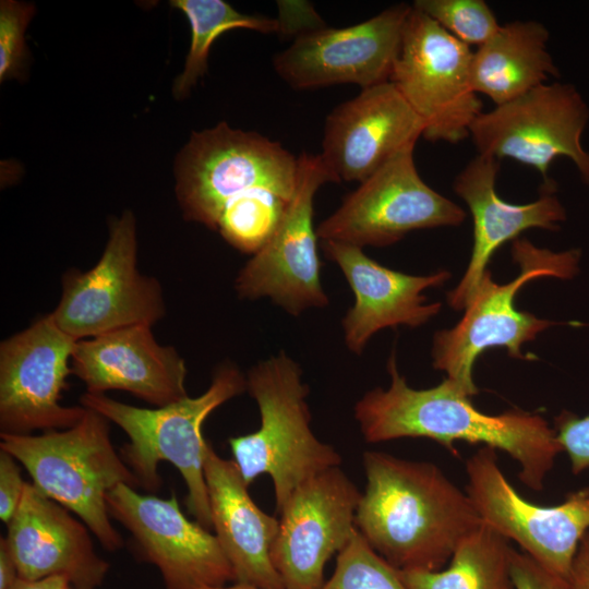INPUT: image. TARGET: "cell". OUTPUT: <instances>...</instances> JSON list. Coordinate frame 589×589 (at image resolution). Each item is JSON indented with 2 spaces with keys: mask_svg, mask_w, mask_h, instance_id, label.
Instances as JSON below:
<instances>
[{
  "mask_svg": "<svg viewBox=\"0 0 589 589\" xmlns=\"http://www.w3.org/2000/svg\"><path fill=\"white\" fill-rule=\"evenodd\" d=\"M413 149L397 153L348 194L317 226L318 240L386 247L417 229L462 224L466 212L420 177Z\"/></svg>",
  "mask_w": 589,
  "mask_h": 589,
  "instance_id": "obj_12",
  "label": "cell"
},
{
  "mask_svg": "<svg viewBox=\"0 0 589 589\" xmlns=\"http://www.w3.org/2000/svg\"><path fill=\"white\" fill-rule=\"evenodd\" d=\"M201 589H263V588L255 587V586H252V585H245V584L237 582L236 585L230 586V587L212 586V587H204V588H201Z\"/></svg>",
  "mask_w": 589,
  "mask_h": 589,
  "instance_id": "obj_37",
  "label": "cell"
},
{
  "mask_svg": "<svg viewBox=\"0 0 589 589\" xmlns=\"http://www.w3.org/2000/svg\"><path fill=\"white\" fill-rule=\"evenodd\" d=\"M549 29L539 21H512L479 46L471 60V84L495 106L544 84L560 71L548 51Z\"/></svg>",
  "mask_w": 589,
  "mask_h": 589,
  "instance_id": "obj_24",
  "label": "cell"
},
{
  "mask_svg": "<svg viewBox=\"0 0 589 589\" xmlns=\"http://www.w3.org/2000/svg\"><path fill=\"white\" fill-rule=\"evenodd\" d=\"M424 123L392 82L362 88L327 116L320 154L336 182H362L414 146Z\"/></svg>",
  "mask_w": 589,
  "mask_h": 589,
  "instance_id": "obj_18",
  "label": "cell"
},
{
  "mask_svg": "<svg viewBox=\"0 0 589 589\" xmlns=\"http://www.w3.org/2000/svg\"><path fill=\"white\" fill-rule=\"evenodd\" d=\"M34 11L31 3L0 2V82L22 74L26 59L24 35Z\"/></svg>",
  "mask_w": 589,
  "mask_h": 589,
  "instance_id": "obj_30",
  "label": "cell"
},
{
  "mask_svg": "<svg viewBox=\"0 0 589 589\" xmlns=\"http://www.w3.org/2000/svg\"><path fill=\"white\" fill-rule=\"evenodd\" d=\"M512 255L520 267L519 275L510 283L500 285L486 271L460 321L449 329L436 332L433 338V366L444 371L446 378L469 397L478 394L472 368L485 349L502 347L509 356L524 358L521 346L556 324L517 310L515 297L518 290L540 277H575L581 251L553 252L536 247L526 238H517L512 243Z\"/></svg>",
  "mask_w": 589,
  "mask_h": 589,
  "instance_id": "obj_6",
  "label": "cell"
},
{
  "mask_svg": "<svg viewBox=\"0 0 589 589\" xmlns=\"http://www.w3.org/2000/svg\"><path fill=\"white\" fill-rule=\"evenodd\" d=\"M4 538L20 578H65L73 589H97L109 564L95 551L87 527L26 482Z\"/></svg>",
  "mask_w": 589,
  "mask_h": 589,
  "instance_id": "obj_20",
  "label": "cell"
},
{
  "mask_svg": "<svg viewBox=\"0 0 589 589\" xmlns=\"http://www.w3.org/2000/svg\"><path fill=\"white\" fill-rule=\"evenodd\" d=\"M107 506L131 532L139 555L159 569L166 589H201L235 580L216 536L188 519L175 494L163 500L119 484L108 493Z\"/></svg>",
  "mask_w": 589,
  "mask_h": 589,
  "instance_id": "obj_16",
  "label": "cell"
},
{
  "mask_svg": "<svg viewBox=\"0 0 589 589\" xmlns=\"http://www.w3.org/2000/svg\"><path fill=\"white\" fill-rule=\"evenodd\" d=\"M412 7L469 47L483 45L501 27L483 0H416Z\"/></svg>",
  "mask_w": 589,
  "mask_h": 589,
  "instance_id": "obj_29",
  "label": "cell"
},
{
  "mask_svg": "<svg viewBox=\"0 0 589 589\" xmlns=\"http://www.w3.org/2000/svg\"><path fill=\"white\" fill-rule=\"evenodd\" d=\"M510 576L515 589H574L569 579L557 575L525 552L513 550Z\"/></svg>",
  "mask_w": 589,
  "mask_h": 589,
  "instance_id": "obj_32",
  "label": "cell"
},
{
  "mask_svg": "<svg viewBox=\"0 0 589 589\" xmlns=\"http://www.w3.org/2000/svg\"><path fill=\"white\" fill-rule=\"evenodd\" d=\"M321 589H408L398 569L384 560L357 530L338 553L330 578Z\"/></svg>",
  "mask_w": 589,
  "mask_h": 589,
  "instance_id": "obj_28",
  "label": "cell"
},
{
  "mask_svg": "<svg viewBox=\"0 0 589 589\" xmlns=\"http://www.w3.org/2000/svg\"><path fill=\"white\" fill-rule=\"evenodd\" d=\"M20 578L4 538L0 539V589H11Z\"/></svg>",
  "mask_w": 589,
  "mask_h": 589,
  "instance_id": "obj_35",
  "label": "cell"
},
{
  "mask_svg": "<svg viewBox=\"0 0 589 589\" xmlns=\"http://www.w3.org/2000/svg\"><path fill=\"white\" fill-rule=\"evenodd\" d=\"M362 465L357 530L398 570L441 569L483 522L467 493L432 462L366 450Z\"/></svg>",
  "mask_w": 589,
  "mask_h": 589,
  "instance_id": "obj_2",
  "label": "cell"
},
{
  "mask_svg": "<svg viewBox=\"0 0 589 589\" xmlns=\"http://www.w3.org/2000/svg\"><path fill=\"white\" fill-rule=\"evenodd\" d=\"M247 390V377L231 362L219 364L209 387L197 397L187 396L163 407L140 408L117 401L105 394L85 393L81 404L120 426L130 442L121 457L140 482L156 492L161 485L160 461L171 462L187 485L185 504L190 514L206 529L213 528L204 477L202 425L220 405Z\"/></svg>",
  "mask_w": 589,
  "mask_h": 589,
  "instance_id": "obj_3",
  "label": "cell"
},
{
  "mask_svg": "<svg viewBox=\"0 0 589 589\" xmlns=\"http://www.w3.org/2000/svg\"><path fill=\"white\" fill-rule=\"evenodd\" d=\"M165 314L160 283L139 269L136 223L130 211L110 223L104 252L92 268L64 274L51 312L77 341L136 325L153 327Z\"/></svg>",
  "mask_w": 589,
  "mask_h": 589,
  "instance_id": "obj_8",
  "label": "cell"
},
{
  "mask_svg": "<svg viewBox=\"0 0 589 589\" xmlns=\"http://www.w3.org/2000/svg\"><path fill=\"white\" fill-rule=\"evenodd\" d=\"M466 493L481 520L549 570L569 579L574 557L589 529V488L554 506L525 500L503 474L496 449L482 446L466 461Z\"/></svg>",
  "mask_w": 589,
  "mask_h": 589,
  "instance_id": "obj_13",
  "label": "cell"
},
{
  "mask_svg": "<svg viewBox=\"0 0 589 589\" xmlns=\"http://www.w3.org/2000/svg\"><path fill=\"white\" fill-rule=\"evenodd\" d=\"M298 176V157L278 142L220 122L193 132L176 161V194L187 220L216 229L231 199L253 189H267L290 200Z\"/></svg>",
  "mask_w": 589,
  "mask_h": 589,
  "instance_id": "obj_7",
  "label": "cell"
},
{
  "mask_svg": "<svg viewBox=\"0 0 589 589\" xmlns=\"http://www.w3.org/2000/svg\"><path fill=\"white\" fill-rule=\"evenodd\" d=\"M290 200L267 189L247 191L225 204L215 230L235 249L253 255L271 240Z\"/></svg>",
  "mask_w": 589,
  "mask_h": 589,
  "instance_id": "obj_27",
  "label": "cell"
},
{
  "mask_svg": "<svg viewBox=\"0 0 589 589\" xmlns=\"http://www.w3.org/2000/svg\"><path fill=\"white\" fill-rule=\"evenodd\" d=\"M71 368L92 394L124 390L155 407L188 396L183 358L172 346L160 345L147 325L79 340Z\"/></svg>",
  "mask_w": 589,
  "mask_h": 589,
  "instance_id": "obj_22",
  "label": "cell"
},
{
  "mask_svg": "<svg viewBox=\"0 0 589 589\" xmlns=\"http://www.w3.org/2000/svg\"><path fill=\"white\" fill-rule=\"evenodd\" d=\"M204 477L215 536L235 580L263 589H285L272 560L279 520L254 503L236 462L221 458L208 441Z\"/></svg>",
  "mask_w": 589,
  "mask_h": 589,
  "instance_id": "obj_23",
  "label": "cell"
},
{
  "mask_svg": "<svg viewBox=\"0 0 589 589\" xmlns=\"http://www.w3.org/2000/svg\"><path fill=\"white\" fill-rule=\"evenodd\" d=\"M26 482L22 480L16 459L0 452V518L8 524L15 514Z\"/></svg>",
  "mask_w": 589,
  "mask_h": 589,
  "instance_id": "obj_33",
  "label": "cell"
},
{
  "mask_svg": "<svg viewBox=\"0 0 589 589\" xmlns=\"http://www.w3.org/2000/svg\"><path fill=\"white\" fill-rule=\"evenodd\" d=\"M589 107L573 84L544 83L526 94L482 111L469 129L478 154L501 160L514 159L533 167L542 183L556 157H568L582 182L589 185V153L581 135Z\"/></svg>",
  "mask_w": 589,
  "mask_h": 589,
  "instance_id": "obj_10",
  "label": "cell"
},
{
  "mask_svg": "<svg viewBox=\"0 0 589 589\" xmlns=\"http://www.w3.org/2000/svg\"><path fill=\"white\" fill-rule=\"evenodd\" d=\"M569 581L574 589H589V529L580 540L570 568Z\"/></svg>",
  "mask_w": 589,
  "mask_h": 589,
  "instance_id": "obj_34",
  "label": "cell"
},
{
  "mask_svg": "<svg viewBox=\"0 0 589 589\" xmlns=\"http://www.w3.org/2000/svg\"><path fill=\"white\" fill-rule=\"evenodd\" d=\"M470 47L414 9L408 17L392 82L422 119V136L459 143L483 111L471 84Z\"/></svg>",
  "mask_w": 589,
  "mask_h": 589,
  "instance_id": "obj_9",
  "label": "cell"
},
{
  "mask_svg": "<svg viewBox=\"0 0 589 589\" xmlns=\"http://www.w3.org/2000/svg\"><path fill=\"white\" fill-rule=\"evenodd\" d=\"M508 539L482 525L455 549L447 567L398 570L408 589H515Z\"/></svg>",
  "mask_w": 589,
  "mask_h": 589,
  "instance_id": "obj_25",
  "label": "cell"
},
{
  "mask_svg": "<svg viewBox=\"0 0 589 589\" xmlns=\"http://www.w3.org/2000/svg\"><path fill=\"white\" fill-rule=\"evenodd\" d=\"M50 589H73V587L70 585V582L65 578L58 577L56 582L52 585Z\"/></svg>",
  "mask_w": 589,
  "mask_h": 589,
  "instance_id": "obj_38",
  "label": "cell"
},
{
  "mask_svg": "<svg viewBox=\"0 0 589 589\" xmlns=\"http://www.w3.org/2000/svg\"><path fill=\"white\" fill-rule=\"evenodd\" d=\"M60 576L47 577L38 580L19 578L11 589H50Z\"/></svg>",
  "mask_w": 589,
  "mask_h": 589,
  "instance_id": "obj_36",
  "label": "cell"
},
{
  "mask_svg": "<svg viewBox=\"0 0 589 589\" xmlns=\"http://www.w3.org/2000/svg\"><path fill=\"white\" fill-rule=\"evenodd\" d=\"M247 392L255 400L260 428L228 440L233 461L250 485L267 473L274 485L276 513L290 495L316 474L339 467L341 457L311 429L309 386L299 364L286 352L254 364L247 373Z\"/></svg>",
  "mask_w": 589,
  "mask_h": 589,
  "instance_id": "obj_4",
  "label": "cell"
},
{
  "mask_svg": "<svg viewBox=\"0 0 589 589\" xmlns=\"http://www.w3.org/2000/svg\"><path fill=\"white\" fill-rule=\"evenodd\" d=\"M498 170L500 160L477 154L453 182L455 193L465 201L473 220V247L468 267L447 294V302L455 310L467 308L493 253L502 244L514 241L530 228L556 231L558 224L566 219V211L555 196L554 181L542 183L541 195L536 201L510 204L496 193Z\"/></svg>",
  "mask_w": 589,
  "mask_h": 589,
  "instance_id": "obj_21",
  "label": "cell"
},
{
  "mask_svg": "<svg viewBox=\"0 0 589 589\" xmlns=\"http://www.w3.org/2000/svg\"><path fill=\"white\" fill-rule=\"evenodd\" d=\"M321 247L339 266L354 297L341 321L344 340L352 353L361 354L381 329L399 325L416 328L440 312L441 303H429L422 292L442 286L450 277L447 271L409 275L381 265L362 248L349 243L321 240Z\"/></svg>",
  "mask_w": 589,
  "mask_h": 589,
  "instance_id": "obj_19",
  "label": "cell"
},
{
  "mask_svg": "<svg viewBox=\"0 0 589 589\" xmlns=\"http://www.w3.org/2000/svg\"><path fill=\"white\" fill-rule=\"evenodd\" d=\"M554 430L563 452H566L572 472L579 474L589 469V414L579 417L562 411L554 419Z\"/></svg>",
  "mask_w": 589,
  "mask_h": 589,
  "instance_id": "obj_31",
  "label": "cell"
},
{
  "mask_svg": "<svg viewBox=\"0 0 589 589\" xmlns=\"http://www.w3.org/2000/svg\"><path fill=\"white\" fill-rule=\"evenodd\" d=\"M85 409L69 429L1 433L0 448L24 466L41 493L76 514L106 550L116 551L123 539L110 522L107 495L119 484L137 488L140 482L115 450L108 420Z\"/></svg>",
  "mask_w": 589,
  "mask_h": 589,
  "instance_id": "obj_5",
  "label": "cell"
},
{
  "mask_svg": "<svg viewBox=\"0 0 589 589\" xmlns=\"http://www.w3.org/2000/svg\"><path fill=\"white\" fill-rule=\"evenodd\" d=\"M170 5L183 12L191 26V43L184 69L172 88L177 98L187 96L204 75L209 49L221 34L235 28L263 34L283 32L280 19L245 14L224 0H172Z\"/></svg>",
  "mask_w": 589,
  "mask_h": 589,
  "instance_id": "obj_26",
  "label": "cell"
},
{
  "mask_svg": "<svg viewBox=\"0 0 589 589\" xmlns=\"http://www.w3.org/2000/svg\"><path fill=\"white\" fill-rule=\"evenodd\" d=\"M387 371L388 388L371 389L354 405V419L366 442L426 437L453 453L456 441L482 444L515 459L518 478L529 489H543L563 448L554 428L541 416L521 410L483 413L446 377L434 387L414 389L399 373L395 352L388 358Z\"/></svg>",
  "mask_w": 589,
  "mask_h": 589,
  "instance_id": "obj_1",
  "label": "cell"
},
{
  "mask_svg": "<svg viewBox=\"0 0 589 589\" xmlns=\"http://www.w3.org/2000/svg\"><path fill=\"white\" fill-rule=\"evenodd\" d=\"M76 342L51 313L1 341V433L64 430L82 419L83 406L60 404Z\"/></svg>",
  "mask_w": 589,
  "mask_h": 589,
  "instance_id": "obj_14",
  "label": "cell"
},
{
  "mask_svg": "<svg viewBox=\"0 0 589 589\" xmlns=\"http://www.w3.org/2000/svg\"><path fill=\"white\" fill-rule=\"evenodd\" d=\"M327 182L336 180L320 154L302 152L296 190L275 233L237 275L235 289L241 299L266 297L291 315L329 303L313 227L314 197Z\"/></svg>",
  "mask_w": 589,
  "mask_h": 589,
  "instance_id": "obj_11",
  "label": "cell"
},
{
  "mask_svg": "<svg viewBox=\"0 0 589 589\" xmlns=\"http://www.w3.org/2000/svg\"><path fill=\"white\" fill-rule=\"evenodd\" d=\"M411 10L398 3L352 26L306 29L274 57V69L296 89L388 82Z\"/></svg>",
  "mask_w": 589,
  "mask_h": 589,
  "instance_id": "obj_15",
  "label": "cell"
},
{
  "mask_svg": "<svg viewBox=\"0 0 589 589\" xmlns=\"http://www.w3.org/2000/svg\"><path fill=\"white\" fill-rule=\"evenodd\" d=\"M362 493L339 468L302 483L279 513L272 560L285 589H321L327 561L357 532Z\"/></svg>",
  "mask_w": 589,
  "mask_h": 589,
  "instance_id": "obj_17",
  "label": "cell"
}]
</instances>
